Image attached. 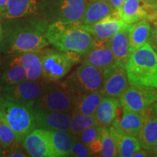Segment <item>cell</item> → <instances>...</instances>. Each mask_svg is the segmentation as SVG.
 <instances>
[{
  "label": "cell",
  "mask_w": 157,
  "mask_h": 157,
  "mask_svg": "<svg viewBox=\"0 0 157 157\" xmlns=\"http://www.w3.org/2000/svg\"><path fill=\"white\" fill-rule=\"evenodd\" d=\"M125 67L130 84L157 89V52L150 43L132 52Z\"/></svg>",
  "instance_id": "obj_3"
},
{
  "label": "cell",
  "mask_w": 157,
  "mask_h": 157,
  "mask_svg": "<svg viewBox=\"0 0 157 157\" xmlns=\"http://www.w3.org/2000/svg\"><path fill=\"white\" fill-rule=\"evenodd\" d=\"M156 8L150 0H126L117 13L124 23L131 25L144 19L153 20L157 15Z\"/></svg>",
  "instance_id": "obj_12"
},
{
  "label": "cell",
  "mask_w": 157,
  "mask_h": 157,
  "mask_svg": "<svg viewBox=\"0 0 157 157\" xmlns=\"http://www.w3.org/2000/svg\"><path fill=\"white\" fill-rule=\"evenodd\" d=\"M143 120V111L137 112L123 108L122 117L119 120L116 119L113 125L127 135L137 138L142 127Z\"/></svg>",
  "instance_id": "obj_24"
},
{
  "label": "cell",
  "mask_w": 157,
  "mask_h": 157,
  "mask_svg": "<svg viewBox=\"0 0 157 157\" xmlns=\"http://www.w3.org/2000/svg\"><path fill=\"white\" fill-rule=\"evenodd\" d=\"M0 113L21 143L36 128L34 107L4 98L0 103Z\"/></svg>",
  "instance_id": "obj_5"
},
{
  "label": "cell",
  "mask_w": 157,
  "mask_h": 157,
  "mask_svg": "<svg viewBox=\"0 0 157 157\" xmlns=\"http://www.w3.org/2000/svg\"><path fill=\"white\" fill-rule=\"evenodd\" d=\"M7 2H8V0H0V10L2 13L5 10Z\"/></svg>",
  "instance_id": "obj_38"
},
{
  "label": "cell",
  "mask_w": 157,
  "mask_h": 157,
  "mask_svg": "<svg viewBox=\"0 0 157 157\" xmlns=\"http://www.w3.org/2000/svg\"><path fill=\"white\" fill-rule=\"evenodd\" d=\"M151 151L153 152V154H154L155 156H157V140L156 141V143H155L154 148H153Z\"/></svg>",
  "instance_id": "obj_40"
},
{
  "label": "cell",
  "mask_w": 157,
  "mask_h": 157,
  "mask_svg": "<svg viewBox=\"0 0 157 157\" xmlns=\"http://www.w3.org/2000/svg\"><path fill=\"white\" fill-rule=\"evenodd\" d=\"M2 152H3V151H2V149L1 144H0V156H2Z\"/></svg>",
  "instance_id": "obj_41"
},
{
  "label": "cell",
  "mask_w": 157,
  "mask_h": 157,
  "mask_svg": "<svg viewBox=\"0 0 157 157\" xmlns=\"http://www.w3.org/2000/svg\"><path fill=\"white\" fill-rule=\"evenodd\" d=\"M117 13L109 0L88 2L80 23L85 25H93L105 17Z\"/></svg>",
  "instance_id": "obj_21"
},
{
  "label": "cell",
  "mask_w": 157,
  "mask_h": 157,
  "mask_svg": "<svg viewBox=\"0 0 157 157\" xmlns=\"http://www.w3.org/2000/svg\"><path fill=\"white\" fill-rule=\"evenodd\" d=\"M49 23L40 17L29 16L6 21L2 52L20 54L40 50L49 44L47 31Z\"/></svg>",
  "instance_id": "obj_1"
},
{
  "label": "cell",
  "mask_w": 157,
  "mask_h": 157,
  "mask_svg": "<svg viewBox=\"0 0 157 157\" xmlns=\"http://www.w3.org/2000/svg\"><path fill=\"white\" fill-rule=\"evenodd\" d=\"M153 20L154 21V30L153 33V36L155 39V42L157 43V15Z\"/></svg>",
  "instance_id": "obj_37"
},
{
  "label": "cell",
  "mask_w": 157,
  "mask_h": 157,
  "mask_svg": "<svg viewBox=\"0 0 157 157\" xmlns=\"http://www.w3.org/2000/svg\"><path fill=\"white\" fill-rule=\"evenodd\" d=\"M109 129L115 141L117 156L131 157L141 148L137 137L127 135L114 125L110 127Z\"/></svg>",
  "instance_id": "obj_22"
},
{
  "label": "cell",
  "mask_w": 157,
  "mask_h": 157,
  "mask_svg": "<svg viewBox=\"0 0 157 157\" xmlns=\"http://www.w3.org/2000/svg\"><path fill=\"white\" fill-rule=\"evenodd\" d=\"M103 97L104 96L101 91H95L76 96L72 113L94 115Z\"/></svg>",
  "instance_id": "obj_27"
},
{
  "label": "cell",
  "mask_w": 157,
  "mask_h": 157,
  "mask_svg": "<svg viewBox=\"0 0 157 157\" xmlns=\"http://www.w3.org/2000/svg\"><path fill=\"white\" fill-rule=\"evenodd\" d=\"M87 3V0H40L37 15L48 23H80Z\"/></svg>",
  "instance_id": "obj_4"
},
{
  "label": "cell",
  "mask_w": 157,
  "mask_h": 157,
  "mask_svg": "<svg viewBox=\"0 0 157 157\" xmlns=\"http://www.w3.org/2000/svg\"><path fill=\"white\" fill-rule=\"evenodd\" d=\"M3 36H4V29L2 25L0 24V44H1L2 42Z\"/></svg>",
  "instance_id": "obj_39"
},
{
  "label": "cell",
  "mask_w": 157,
  "mask_h": 157,
  "mask_svg": "<svg viewBox=\"0 0 157 157\" xmlns=\"http://www.w3.org/2000/svg\"><path fill=\"white\" fill-rule=\"evenodd\" d=\"M49 44L64 52H74L83 56L91 50L95 40L79 23L57 21L49 23L47 31Z\"/></svg>",
  "instance_id": "obj_2"
},
{
  "label": "cell",
  "mask_w": 157,
  "mask_h": 157,
  "mask_svg": "<svg viewBox=\"0 0 157 157\" xmlns=\"http://www.w3.org/2000/svg\"><path fill=\"white\" fill-rule=\"evenodd\" d=\"M111 3V5H112V7H113V9L115 10L116 11H118L120 7L122 6V5L124 4L126 0H109Z\"/></svg>",
  "instance_id": "obj_36"
},
{
  "label": "cell",
  "mask_w": 157,
  "mask_h": 157,
  "mask_svg": "<svg viewBox=\"0 0 157 157\" xmlns=\"http://www.w3.org/2000/svg\"><path fill=\"white\" fill-rule=\"evenodd\" d=\"M20 142H16L14 144H13L12 146L6 150H4L2 152V156H21V157H25L27 156L28 155H26L24 152L21 150V147L19 146Z\"/></svg>",
  "instance_id": "obj_34"
},
{
  "label": "cell",
  "mask_w": 157,
  "mask_h": 157,
  "mask_svg": "<svg viewBox=\"0 0 157 157\" xmlns=\"http://www.w3.org/2000/svg\"><path fill=\"white\" fill-rule=\"evenodd\" d=\"M114 56L115 63L126 66L130 56L129 51V25H126L109 39Z\"/></svg>",
  "instance_id": "obj_19"
},
{
  "label": "cell",
  "mask_w": 157,
  "mask_h": 157,
  "mask_svg": "<svg viewBox=\"0 0 157 157\" xmlns=\"http://www.w3.org/2000/svg\"><path fill=\"white\" fill-rule=\"evenodd\" d=\"M37 0H8L2 17L5 21L23 18L37 15Z\"/></svg>",
  "instance_id": "obj_18"
},
{
  "label": "cell",
  "mask_w": 157,
  "mask_h": 157,
  "mask_svg": "<svg viewBox=\"0 0 157 157\" xmlns=\"http://www.w3.org/2000/svg\"><path fill=\"white\" fill-rule=\"evenodd\" d=\"M36 127L47 130H70L71 113L34 109Z\"/></svg>",
  "instance_id": "obj_14"
},
{
  "label": "cell",
  "mask_w": 157,
  "mask_h": 157,
  "mask_svg": "<svg viewBox=\"0 0 157 157\" xmlns=\"http://www.w3.org/2000/svg\"><path fill=\"white\" fill-rule=\"evenodd\" d=\"M15 58L26 71L25 79L38 80L42 78V55L41 50L17 54Z\"/></svg>",
  "instance_id": "obj_23"
},
{
  "label": "cell",
  "mask_w": 157,
  "mask_h": 157,
  "mask_svg": "<svg viewBox=\"0 0 157 157\" xmlns=\"http://www.w3.org/2000/svg\"><path fill=\"white\" fill-rule=\"evenodd\" d=\"M92 156H93V154L88 146L84 145L76 135H74L70 156L87 157Z\"/></svg>",
  "instance_id": "obj_33"
},
{
  "label": "cell",
  "mask_w": 157,
  "mask_h": 157,
  "mask_svg": "<svg viewBox=\"0 0 157 157\" xmlns=\"http://www.w3.org/2000/svg\"><path fill=\"white\" fill-rule=\"evenodd\" d=\"M76 96L60 84L46 82L42 95L36 101L34 109L51 111L72 113Z\"/></svg>",
  "instance_id": "obj_8"
},
{
  "label": "cell",
  "mask_w": 157,
  "mask_h": 157,
  "mask_svg": "<svg viewBox=\"0 0 157 157\" xmlns=\"http://www.w3.org/2000/svg\"><path fill=\"white\" fill-rule=\"evenodd\" d=\"M129 85L126 67L124 65L115 63L103 70V86L101 90L103 96L120 98Z\"/></svg>",
  "instance_id": "obj_11"
},
{
  "label": "cell",
  "mask_w": 157,
  "mask_h": 157,
  "mask_svg": "<svg viewBox=\"0 0 157 157\" xmlns=\"http://www.w3.org/2000/svg\"><path fill=\"white\" fill-rule=\"evenodd\" d=\"M16 142H20L17 135L0 113V144L2 149V151L6 150Z\"/></svg>",
  "instance_id": "obj_30"
},
{
  "label": "cell",
  "mask_w": 157,
  "mask_h": 157,
  "mask_svg": "<svg viewBox=\"0 0 157 157\" xmlns=\"http://www.w3.org/2000/svg\"><path fill=\"white\" fill-rule=\"evenodd\" d=\"M60 84L75 96L101 91L103 86V70L82 63Z\"/></svg>",
  "instance_id": "obj_7"
},
{
  "label": "cell",
  "mask_w": 157,
  "mask_h": 157,
  "mask_svg": "<svg viewBox=\"0 0 157 157\" xmlns=\"http://www.w3.org/2000/svg\"><path fill=\"white\" fill-rule=\"evenodd\" d=\"M0 18H1V17H0Z\"/></svg>",
  "instance_id": "obj_44"
},
{
  "label": "cell",
  "mask_w": 157,
  "mask_h": 157,
  "mask_svg": "<svg viewBox=\"0 0 157 157\" xmlns=\"http://www.w3.org/2000/svg\"><path fill=\"white\" fill-rule=\"evenodd\" d=\"M98 124L94 115H86L81 113H71L69 132L77 135L84 129Z\"/></svg>",
  "instance_id": "obj_29"
},
{
  "label": "cell",
  "mask_w": 157,
  "mask_h": 157,
  "mask_svg": "<svg viewBox=\"0 0 157 157\" xmlns=\"http://www.w3.org/2000/svg\"><path fill=\"white\" fill-rule=\"evenodd\" d=\"M46 82L43 78L38 80L25 79L13 85L6 86L4 98L34 107L42 95Z\"/></svg>",
  "instance_id": "obj_9"
},
{
  "label": "cell",
  "mask_w": 157,
  "mask_h": 157,
  "mask_svg": "<svg viewBox=\"0 0 157 157\" xmlns=\"http://www.w3.org/2000/svg\"><path fill=\"white\" fill-rule=\"evenodd\" d=\"M42 78L46 82H56L61 79L74 65L82 61V55L74 52H64L58 49H42Z\"/></svg>",
  "instance_id": "obj_6"
},
{
  "label": "cell",
  "mask_w": 157,
  "mask_h": 157,
  "mask_svg": "<svg viewBox=\"0 0 157 157\" xmlns=\"http://www.w3.org/2000/svg\"><path fill=\"white\" fill-rule=\"evenodd\" d=\"M26 78L25 68L14 58L4 73L2 80L6 86L13 85L23 81Z\"/></svg>",
  "instance_id": "obj_28"
},
{
  "label": "cell",
  "mask_w": 157,
  "mask_h": 157,
  "mask_svg": "<svg viewBox=\"0 0 157 157\" xmlns=\"http://www.w3.org/2000/svg\"><path fill=\"white\" fill-rule=\"evenodd\" d=\"M21 143L29 156L54 157L49 131L47 129L36 127L23 139Z\"/></svg>",
  "instance_id": "obj_13"
},
{
  "label": "cell",
  "mask_w": 157,
  "mask_h": 157,
  "mask_svg": "<svg viewBox=\"0 0 157 157\" xmlns=\"http://www.w3.org/2000/svg\"><path fill=\"white\" fill-rule=\"evenodd\" d=\"M119 99L124 109L142 112L157 102V89L146 86L130 84Z\"/></svg>",
  "instance_id": "obj_10"
},
{
  "label": "cell",
  "mask_w": 157,
  "mask_h": 157,
  "mask_svg": "<svg viewBox=\"0 0 157 157\" xmlns=\"http://www.w3.org/2000/svg\"><path fill=\"white\" fill-rule=\"evenodd\" d=\"M150 151L146 150V149L143 148L142 147L137 150L134 154L132 155L133 157H145V156H150Z\"/></svg>",
  "instance_id": "obj_35"
},
{
  "label": "cell",
  "mask_w": 157,
  "mask_h": 157,
  "mask_svg": "<svg viewBox=\"0 0 157 157\" xmlns=\"http://www.w3.org/2000/svg\"><path fill=\"white\" fill-rule=\"evenodd\" d=\"M102 148L99 156L103 157L117 156V148L114 139L110 132L109 127H103L101 136Z\"/></svg>",
  "instance_id": "obj_31"
},
{
  "label": "cell",
  "mask_w": 157,
  "mask_h": 157,
  "mask_svg": "<svg viewBox=\"0 0 157 157\" xmlns=\"http://www.w3.org/2000/svg\"><path fill=\"white\" fill-rule=\"evenodd\" d=\"M152 29L148 20L144 19L129 25V51L130 53L148 42Z\"/></svg>",
  "instance_id": "obj_25"
},
{
  "label": "cell",
  "mask_w": 157,
  "mask_h": 157,
  "mask_svg": "<svg viewBox=\"0 0 157 157\" xmlns=\"http://www.w3.org/2000/svg\"><path fill=\"white\" fill-rule=\"evenodd\" d=\"M103 127L101 125L90 127L84 129L81 133L76 135V137L87 146L101 138Z\"/></svg>",
  "instance_id": "obj_32"
},
{
  "label": "cell",
  "mask_w": 157,
  "mask_h": 157,
  "mask_svg": "<svg viewBox=\"0 0 157 157\" xmlns=\"http://www.w3.org/2000/svg\"><path fill=\"white\" fill-rule=\"evenodd\" d=\"M87 2H90V1H95V0H87Z\"/></svg>",
  "instance_id": "obj_42"
},
{
  "label": "cell",
  "mask_w": 157,
  "mask_h": 157,
  "mask_svg": "<svg viewBox=\"0 0 157 157\" xmlns=\"http://www.w3.org/2000/svg\"><path fill=\"white\" fill-rule=\"evenodd\" d=\"M121 106L119 98L104 96L94 113L98 124L105 127L112 126Z\"/></svg>",
  "instance_id": "obj_20"
},
{
  "label": "cell",
  "mask_w": 157,
  "mask_h": 157,
  "mask_svg": "<svg viewBox=\"0 0 157 157\" xmlns=\"http://www.w3.org/2000/svg\"><path fill=\"white\" fill-rule=\"evenodd\" d=\"M54 157L70 156L74 135L68 131L48 130Z\"/></svg>",
  "instance_id": "obj_26"
},
{
  "label": "cell",
  "mask_w": 157,
  "mask_h": 157,
  "mask_svg": "<svg viewBox=\"0 0 157 157\" xmlns=\"http://www.w3.org/2000/svg\"><path fill=\"white\" fill-rule=\"evenodd\" d=\"M143 120L137 137L140 146L151 152L157 140V102L143 111Z\"/></svg>",
  "instance_id": "obj_16"
},
{
  "label": "cell",
  "mask_w": 157,
  "mask_h": 157,
  "mask_svg": "<svg viewBox=\"0 0 157 157\" xmlns=\"http://www.w3.org/2000/svg\"><path fill=\"white\" fill-rule=\"evenodd\" d=\"M79 25L92 34L96 42H106L111 39L118 31L127 24L119 18L118 13L110 15L93 25ZM128 25V24H127Z\"/></svg>",
  "instance_id": "obj_15"
},
{
  "label": "cell",
  "mask_w": 157,
  "mask_h": 157,
  "mask_svg": "<svg viewBox=\"0 0 157 157\" xmlns=\"http://www.w3.org/2000/svg\"><path fill=\"white\" fill-rule=\"evenodd\" d=\"M83 63H87L95 67L104 70L115 63L113 52L109 40L106 42H96L89 52L82 56Z\"/></svg>",
  "instance_id": "obj_17"
},
{
  "label": "cell",
  "mask_w": 157,
  "mask_h": 157,
  "mask_svg": "<svg viewBox=\"0 0 157 157\" xmlns=\"http://www.w3.org/2000/svg\"><path fill=\"white\" fill-rule=\"evenodd\" d=\"M0 17H2V12L0 10Z\"/></svg>",
  "instance_id": "obj_43"
}]
</instances>
